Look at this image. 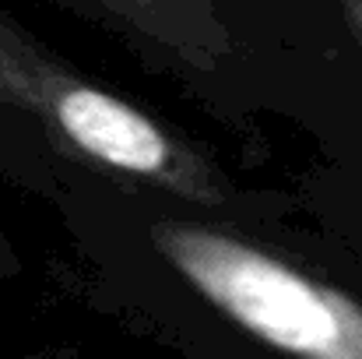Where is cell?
<instances>
[{"label":"cell","mask_w":362,"mask_h":359,"mask_svg":"<svg viewBox=\"0 0 362 359\" xmlns=\"http://www.w3.org/2000/svg\"><path fill=\"white\" fill-rule=\"evenodd\" d=\"M39 137L103 173L215 208L233 198L218 166L183 134L85 78L0 7V123Z\"/></svg>","instance_id":"1"},{"label":"cell","mask_w":362,"mask_h":359,"mask_svg":"<svg viewBox=\"0 0 362 359\" xmlns=\"http://www.w3.org/2000/svg\"><path fill=\"white\" fill-rule=\"evenodd\" d=\"M165 264L222 317L292 359H362V303L233 233L162 222Z\"/></svg>","instance_id":"2"},{"label":"cell","mask_w":362,"mask_h":359,"mask_svg":"<svg viewBox=\"0 0 362 359\" xmlns=\"http://www.w3.org/2000/svg\"><path fill=\"white\" fill-rule=\"evenodd\" d=\"M183 71L222 67L236 42L215 0H57Z\"/></svg>","instance_id":"3"},{"label":"cell","mask_w":362,"mask_h":359,"mask_svg":"<svg viewBox=\"0 0 362 359\" xmlns=\"http://www.w3.org/2000/svg\"><path fill=\"white\" fill-rule=\"evenodd\" d=\"M334 4H338V11L349 25V35L356 39V50L362 57V0H334Z\"/></svg>","instance_id":"4"},{"label":"cell","mask_w":362,"mask_h":359,"mask_svg":"<svg viewBox=\"0 0 362 359\" xmlns=\"http://www.w3.org/2000/svg\"><path fill=\"white\" fill-rule=\"evenodd\" d=\"M18 268V261H14V250H11V243L4 239V233H0V275H11Z\"/></svg>","instance_id":"5"}]
</instances>
